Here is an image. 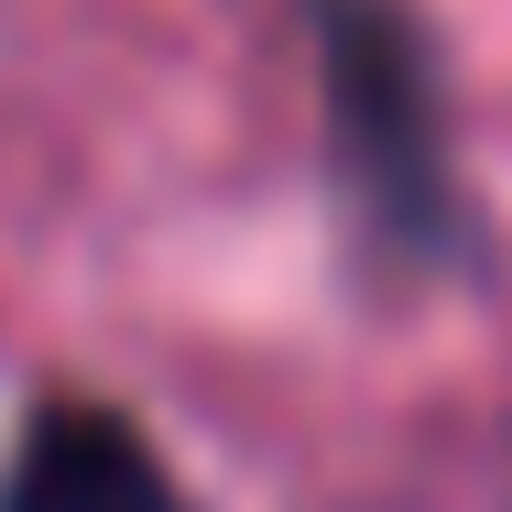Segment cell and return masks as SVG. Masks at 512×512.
Listing matches in <instances>:
<instances>
[{
    "label": "cell",
    "mask_w": 512,
    "mask_h": 512,
    "mask_svg": "<svg viewBox=\"0 0 512 512\" xmlns=\"http://www.w3.org/2000/svg\"><path fill=\"white\" fill-rule=\"evenodd\" d=\"M0 512H186V491L164 480L142 425L99 404H44L0 469Z\"/></svg>",
    "instance_id": "obj_2"
},
{
    "label": "cell",
    "mask_w": 512,
    "mask_h": 512,
    "mask_svg": "<svg viewBox=\"0 0 512 512\" xmlns=\"http://www.w3.org/2000/svg\"><path fill=\"white\" fill-rule=\"evenodd\" d=\"M327 88H338V142L360 164V197L393 229H436V109H425V55L404 11L382 0H327Z\"/></svg>",
    "instance_id": "obj_1"
}]
</instances>
